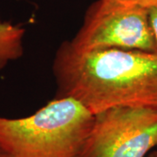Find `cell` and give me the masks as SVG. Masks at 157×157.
<instances>
[{
    "mask_svg": "<svg viewBox=\"0 0 157 157\" xmlns=\"http://www.w3.org/2000/svg\"><path fill=\"white\" fill-rule=\"evenodd\" d=\"M52 72L55 97L73 98L93 114L117 107L157 108V52H78L65 41L55 53Z\"/></svg>",
    "mask_w": 157,
    "mask_h": 157,
    "instance_id": "6da1fadb",
    "label": "cell"
},
{
    "mask_svg": "<svg viewBox=\"0 0 157 157\" xmlns=\"http://www.w3.org/2000/svg\"><path fill=\"white\" fill-rule=\"evenodd\" d=\"M94 119L79 101L54 97L26 117L0 116V150L9 157H80Z\"/></svg>",
    "mask_w": 157,
    "mask_h": 157,
    "instance_id": "7a4b0ae2",
    "label": "cell"
},
{
    "mask_svg": "<svg viewBox=\"0 0 157 157\" xmlns=\"http://www.w3.org/2000/svg\"><path fill=\"white\" fill-rule=\"evenodd\" d=\"M68 44L78 52L123 49L157 52L148 10L116 0H97Z\"/></svg>",
    "mask_w": 157,
    "mask_h": 157,
    "instance_id": "3957f363",
    "label": "cell"
},
{
    "mask_svg": "<svg viewBox=\"0 0 157 157\" xmlns=\"http://www.w3.org/2000/svg\"><path fill=\"white\" fill-rule=\"evenodd\" d=\"M157 148V108L112 107L94 114L80 157H147Z\"/></svg>",
    "mask_w": 157,
    "mask_h": 157,
    "instance_id": "277c9868",
    "label": "cell"
},
{
    "mask_svg": "<svg viewBox=\"0 0 157 157\" xmlns=\"http://www.w3.org/2000/svg\"><path fill=\"white\" fill-rule=\"evenodd\" d=\"M25 35L21 25L0 22V70L23 56Z\"/></svg>",
    "mask_w": 157,
    "mask_h": 157,
    "instance_id": "5b68a950",
    "label": "cell"
},
{
    "mask_svg": "<svg viewBox=\"0 0 157 157\" xmlns=\"http://www.w3.org/2000/svg\"><path fill=\"white\" fill-rule=\"evenodd\" d=\"M116 1L139 6L147 10H150L152 8L157 7V0H116Z\"/></svg>",
    "mask_w": 157,
    "mask_h": 157,
    "instance_id": "8992f818",
    "label": "cell"
},
{
    "mask_svg": "<svg viewBox=\"0 0 157 157\" xmlns=\"http://www.w3.org/2000/svg\"><path fill=\"white\" fill-rule=\"evenodd\" d=\"M148 16H149V21H150L152 30L157 43V7L148 10Z\"/></svg>",
    "mask_w": 157,
    "mask_h": 157,
    "instance_id": "52a82bcc",
    "label": "cell"
},
{
    "mask_svg": "<svg viewBox=\"0 0 157 157\" xmlns=\"http://www.w3.org/2000/svg\"><path fill=\"white\" fill-rule=\"evenodd\" d=\"M148 157H157V148L156 149H155V150H153V151L147 155Z\"/></svg>",
    "mask_w": 157,
    "mask_h": 157,
    "instance_id": "ba28073f",
    "label": "cell"
},
{
    "mask_svg": "<svg viewBox=\"0 0 157 157\" xmlns=\"http://www.w3.org/2000/svg\"><path fill=\"white\" fill-rule=\"evenodd\" d=\"M0 157H9V156L6 155V153H4L2 150H0Z\"/></svg>",
    "mask_w": 157,
    "mask_h": 157,
    "instance_id": "9c48e42d",
    "label": "cell"
},
{
    "mask_svg": "<svg viewBox=\"0 0 157 157\" xmlns=\"http://www.w3.org/2000/svg\"><path fill=\"white\" fill-rule=\"evenodd\" d=\"M147 157H148V156H147Z\"/></svg>",
    "mask_w": 157,
    "mask_h": 157,
    "instance_id": "30bf717a",
    "label": "cell"
}]
</instances>
